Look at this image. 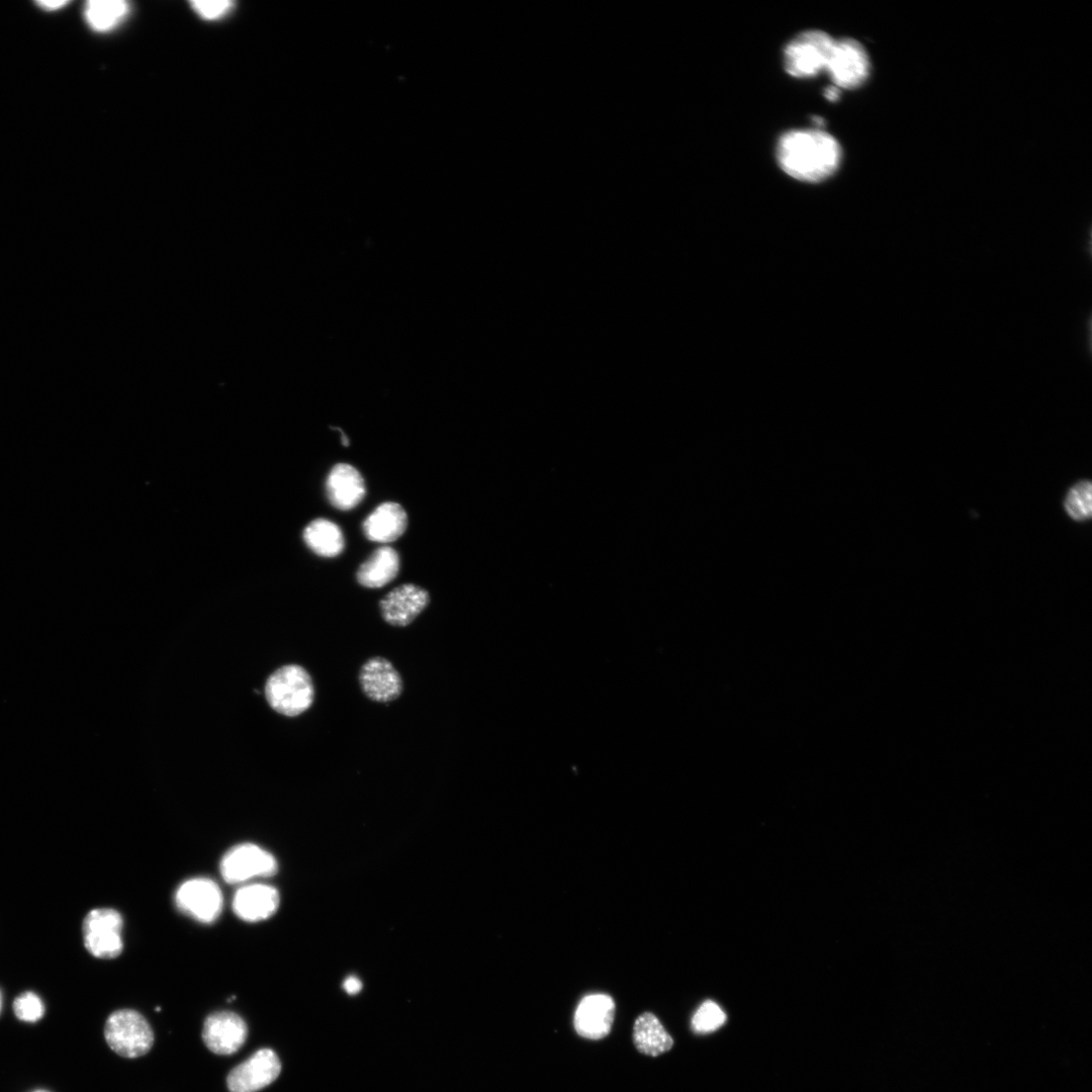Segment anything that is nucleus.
<instances>
[{"instance_id": "21", "label": "nucleus", "mask_w": 1092, "mask_h": 1092, "mask_svg": "<svg viewBox=\"0 0 1092 1092\" xmlns=\"http://www.w3.org/2000/svg\"><path fill=\"white\" fill-rule=\"evenodd\" d=\"M1064 508L1068 516L1078 522L1089 520L1092 516V485L1089 480H1080L1067 492Z\"/></svg>"}, {"instance_id": "8", "label": "nucleus", "mask_w": 1092, "mask_h": 1092, "mask_svg": "<svg viewBox=\"0 0 1092 1092\" xmlns=\"http://www.w3.org/2000/svg\"><path fill=\"white\" fill-rule=\"evenodd\" d=\"M175 903L180 911L193 919L210 923L219 916L223 901L221 891L214 881L193 878L178 887Z\"/></svg>"}, {"instance_id": "3", "label": "nucleus", "mask_w": 1092, "mask_h": 1092, "mask_svg": "<svg viewBox=\"0 0 1092 1092\" xmlns=\"http://www.w3.org/2000/svg\"><path fill=\"white\" fill-rule=\"evenodd\" d=\"M104 1036L109 1048L123 1058L144 1056L154 1043L151 1025L132 1009L113 1011L105 1022Z\"/></svg>"}, {"instance_id": "23", "label": "nucleus", "mask_w": 1092, "mask_h": 1092, "mask_svg": "<svg viewBox=\"0 0 1092 1092\" xmlns=\"http://www.w3.org/2000/svg\"><path fill=\"white\" fill-rule=\"evenodd\" d=\"M13 1011L19 1020L35 1022L44 1014L41 999L33 992H24L13 1002Z\"/></svg>"}, {"instance_id": "20", "label": "nucleus", "mask_w": 1092, "mask_h": 1092, "mask_svg": "<svg viewBox=\"0 0 1092 1092\" xmlns=\"http://www.w3.org/2000/svg\"><path fill=\"white\" fill-rule=\"evenodd\" d=\"M128 10V4L121 0H91L86 4L84 14L92 29L105 32L116 27Z\"/></svg>"}, {"instance_id": "24", "label": "nucleus", "mask_w": 1092, "mask_h": 1092, "mask_svg": "<svg viewBox=\"0 0 1092 1092\" xmlns=\"http://www.w3.org/2000/svg\"><path fill=\"white\" fill-rule=\"evenodd\" d=\"M190 4L193 11L204 20L219 19L228 14L234 6L233 2L224 0L192 1Z\"/></svg>"}, {"instance_id": "16", "label": "nucleus", "mask_w": 1092, "mask_h": 1092, "mask_svg": "<svg viewBox=\"0 0 1092 1092\" xmlns=\"http://www.w3.org/2000/svg\"><path fill=\"white\" fill-rule=\"evenodd\" d=\"M406 527V512L394 502L382 503L362 523L364 536L379 543L395 541L404 533Z\"/></svg>"}, {"instance_id": "7", "label": "nucleus", "mask_w": 1092, "mask_h": 1092, "mask_svg": "<svg viewBox=\"0 0 1092 1092\" xmlns=\"http://www.w3.org/2000/svg\"><path fill=\"white\" fill-rule=\"evenodd\" d=\"M826 71L835 87L854 89L866 82L871 63L864 48L855 39L835 40Z\"/></svg>"}, {"instance_id": "19", "label": "nucleus", "mask_w": 1092, "mask_h": 1092, "mask_svg": "<svg viewBox=\"0 0 1092 1092\" xmlns=\"http://www.w3.org/2000/svg\"><path fill=\"white\" fill-rule=\"evenodd\" d=\"M302 537L306 546L322 557L338 556L345 547V539L340 527L324 518L311 521L304 528Z\"/></svg>"}, {"instance_id": "29", "label": "nucleus", "mask_w": 1092, "mask_h": 1092, "mask_svg": "<svg viewBox=\"0 0 1092 1092\" xmlns=\"http://www.w3.org/2000/svg\"><path fill=\"white\" fill-rule=\"evenodd\" d=\"M1 1006H2V997H1V993H0V1011H1Z\"/></svg>"}, {"instance_id": "15", "label": "nucleus", "mask_w": 1092, "mask_h": 1092, "mask_svg": "<svg viewBox=\"0 0 1092 1092\" xmlns=\"http://www.w3.org/2000/svg\"><path fill=\"white\" fill-rule=\"evenodd\" d=\"M279 893L274 887L249 884L235 893L233 909L242 920L257 922L272 916L279 906Z\"/></svg>"}, {"instance_id": "13", "label": "nucleus", "mask_w": 1092, "mask_h": 1092, "mask_svg": "<svg viewBox=\"0 0 1092 1092\" xmlns=\"http://www.w3.org/2000/svg\"><path fill=\"white\" fill-rule=\"evenodd\" d=\"M359 684L367 698L377 703L391 702L402 692L399 672L390 661L380 656L364 662L359 671Z\"/></svg>"}, {"instance_id": "25", "label": "nucleus", "mask_w": 1092, "mask_h": 1092, "mask_svg": "<svg viewBox=\"0 0 1092 1092\" xmlns=\"http://www.w3.org/2000/svg\"><path fill=\"white\" fill-rule=\"evenodd\" d=\"M343 988L348 994L354 995L360 992L362 983L356 977H348L343 983Z\"/></svg>"}, {"instance_id": "11", "label": "nucleus", "mask_w": 1092, "mask_h": 1092, "mask_svg": "<svg viewBox=\"0 0 1092 1092\" xmlns=\"http://www.w3.org/2000/svg\"><path fill=\"white\" fill-rule=\"evenodd\" d=\"M615 1009V1001L610 995L602 993L586 995L581 999L574 1013L576 1032L593 1040L606 1037L612 1029Z\"/></svg>"}, {"instance_id": "22", "label": "nucleus", "mask_w": 1092, "mask_h": 1092, "mask_svg": "<svg viewBox=\"0 0 1092 1092\" xmlns=\"http://www.w3.org/2000/svg\"><path fill=\"white\" fill-rule=\"evenodd\" d=\"M726 1021V1014L721 1007L711 1001H705L692 1018V1026L698 1033H708L718 1029Z\"/></svg>"}, {"instance_id": "18", "label": "nucleus", "mask_w": 1092, "mask_h": 1092, "mask_svg": "<svg viewBox=\"0 0 1092 1092\" xmlns=\"http://www.w3.org/2000/svg\"><path fill=\"white\" fill-rule=\"evenodd\" d=\"M633 1042L639 1053L650 1057L660 1056L673 1045L672 1037L651 1012H644L636 1018Z\"/></svg>"}, {"instance_id": "5", "label": "nucleus", "mask_w": 1092, "mask_h": 1092, "mask_svg": "<svg viewBox=\"0 0 1092 1092\" xmlns=\"http://www.w3.org/2000/svg\"><path fill=\"white\" fill-rule=\"evenodd\" d=\"M122 917L112 908H96L83 921V937L87 950L98 959H114L122 951Z\"/></svg>"}, {"instance_id": "9", "label": "nucleus", "mask_w": 1092, "mask_h": 1092, "mask_svg": "<svg viewBox=\"0 0 1092 1092\" xmlns=\"http://www.w3.org/2000/svg\"><path fill=\"white\" fill-rule=\"evenodd\" d=\"M280 1071L277 1054L271 1049H260L229 1073L228 1088L231 1092H257L274 1082Z\"/></svg>"}, {"instance_id": "6", "label": "nucleus", "mask_w": 1092, "mask_h": 1092, "mask_svg": "<svg viewBox=\"0 0 1092 1092\" xmlns=\"http://www.w3.org/2000/svg\"><path fill=\"white\" fill-rule=\"evenodd\" d=\"M276 858L254 843H241L230 848L222 856L219 871L229 884L244 883L258 877L276 874Z\"/></svg>"}, {"instance_id": "17", "label": "nucleus", "mask_w": 1092, "mask_h": 1092, "mask_svg": "<svg viewBox=\"0 0 1092 1092\" xmlns=\"http://www.w3.org/2000/svg\"><path fill=\"white\" fill-rule=\"evenodd\" d=\"M399 555L395 549L382 546L373 551L359 566L356 578L359 584L378 588L392 581L399 570Z\"/></svg>"}, {"instance_id": "1", "label": "nucleus", "mask_w": 1092, "mask_h": 1092, "mask_svg": "<svg viewBox=\"0 0 1092 1092\" xmlns=\"http://www.w3.org/2000/svg\"><path fill=\"white\" fill-rule=\"evenodd\" d=\"M777 158L789 176L805 181L820 182L838 168L841 149L838 142L820 129H797L784 133L779 140Z\"/></svg>"}, {"instance_id": "2", "label": "nucleus", "mask_w": 1092, "mask_h": 1092, "mask_svg": "<svg viewBox=\"0 0 1092 1092\" xmlns=\"http://www.w3.org/2000/svg\"><path fill=\"white\" fill-rule=\"evenodd\" d=\"M265 693L269 705L276 712L295 717L312 705L314 686L309 673L302 666L287 664L269 676Z\"/></svg>"}, {"instance_id": "4", "label": "nucleus", "mask_w": 1092, "mask_h": 1092, "mask_svg": "<svg viewBox=\"0 0 1092 1092\" xmlns=\"http://www.w3.org/2000/svg\"><path fill=\"white\" fill-rule=\"evenodd\" d=\"M835 39L821 30H807L785 49V69L793 77L809 78L826 70Z\"/></svg>"}, {"instance_id": "28", "label": "nucleus", "mask_w": 1092, "mask_h": 1092, "mask_svg": "<svg viewBox=\"0 0 1092 1092\" xmlns=\"http://www.w3.org/2000/svg\"><path fill=\"white\" fill-rule=\"evenodd\" d=\"M31 1092H51V1091L43 1090V1089H37V1090H33Z\"/></svg>"}, {"instance_id": "27", "label": "nucleus", "mask_w": 1092, "mask_h": 1092, "mask_svg": "<svg viewBox=\"0 0 1092 1092\" xmlns=\"http://www.w3.org/2000/svg\"><path fill=\"white\" fill-rule=\"evenodd\" d=\"M839 88L835 86L827 87L824 91V96L827 100L834 102L839 98Z\"/></svg>"}, {"instance_id": "12", "label": "nucleus", "mask_w": 1092, "mask_h": 1092, "mask_svg": "<svg viewBox=\"0 0 1092 1092\" xmlns=\"http://www.w3.org/2000/svg\"><path fill=\"white\" fill-rule=\"evenodd\" d=\"M430 595L427 589L414 584L404 583L389 592L380 601V611L386 623L396 627H404L427 608Z\"/></svg>"}, {"instance_id": "26", "label": "nucleus", "mask_w": 1092, "mask_h": 1092, "mask_svg": "<svg viewBox=\"0 0 1092 1092\" xmlns=\"http://www.w3.org/2000/svg\"><path fill=\"white\" fill-rule=\"evenodd\" d=\"M67 3H68L67 1H62V0H57V1H52L51 0V1H39L38 5L41 8L47 9V10H56V9H59V8L65 6Z\"/></svg>"}, {"instance_id": "14", "label": "nucleus", "mask_w": 1092, "mask_h": 1092, "mask_svg": "<svg viewBox=\"0 0 1092 1092\" xmlns=\"http://www.w3.org/2000/svg\"><path fill=\"white\" fill-rule=\"evenodd\" d=\"M325 487L330 504L341 511L354 509L366 493L363 476L348 463H337L331 468Z\"/></svg>"}, {"instance_id": "10", "label": "nucleus", "mask_w": 1092, "mask_h": 1092, "mask_svg": "<svg viewBox=\"0 0 1092 1092\" xmlns=\"http://www.w3.org/2000/svg\"><path fill=\"white\" fill-rule=\"evenodd\" d=\"M248 1036L246 1021L233 1011H215L203 1023L202 1039L207 1049L216 1055L238 1052Z\"/></svg>"}]
</instances>
